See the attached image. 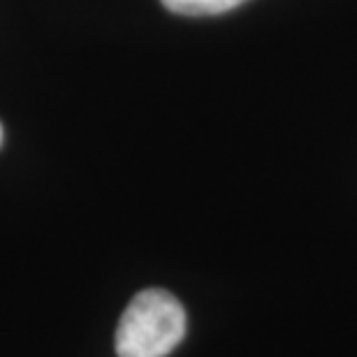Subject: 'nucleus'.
<instances>
[{"label": "nucleus", "instance_id": "1", "mask_svg": "<svg viewBox=\"0 0 357 357\" xmlns=\"http://www.w3.org/2000/svg\"><path fill=\"white\" fill-rule=\"evenodd\" d=\"M185 311L167 290L137 292L126 306L116 327L119 357H165L181 344Z\"/></svg>", "mask_w": 357, "mask_h": 357}, {"label": "nucleus", "instance_id": "2", "mask_svg": "<svg viewBox=\"0 0 357 357\" xmlns=\"http://www.w3.org/2000/svg\"><path fill=\"white\" fill-rule=\"evenodd\" d=\"M169 12L183 14V17H209V14H223L239 7L246 0H160Z\"/></svg>", "mask_w": 357, "mask_h": 357}, {"label": "nucleus", "instance_id": "3", "mask_svg": "<svg viewBox=\"0 0 357 357\" xmlns=\"http://www.w3.org/2000/svg\"><path fill=\"white\" fill-rule=\"evenodd\" d=\"M0 144H3V126H0Z\"/></svg>", "mask_w": 357, "mask_h": 357}]
</instances>
